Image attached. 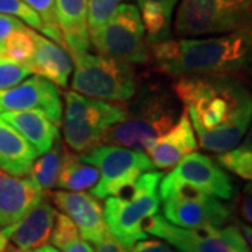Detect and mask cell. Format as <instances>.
<instances>
[{"instance_id":"obj_1","label":"cell","mask_w":252,"mask_h":252,"mask_svg":"<svg viewBox=\"0 0 252 252\" xmlns=\"http://www.w3.org/2000/svg\"><path fill=\"white\" fill-rule=\"evenodd\" d=\"M172 91L188 114L203 150L227 153L245 137L252 122V94L238 77H178Z\"/></svg>"},{"instance_id":"obj_2","label":"cell","mask_w":252,"mask_h":252,"mask_svg":"<svg viewBox=\"0 0 252 252\" xmlns=\"http://www.w3.org/2000/svg\"><path fill=\"white\" fill-rule=\"evenodd\" d=\"M156 69L171 77L252 73V24L221 35L168 39L150 46Z\"/></svg>"},{"instance_id":"obj_3","label":"cell","mask_w":252,"mask_h":252,"mask_svg":"<svg viewBox=\"0 0 252 252\" xmlns=\"http://www.w3.org/2000/svg\"><path fill=\"white\" fill-rule=\"evenodd\" d=\"M177 99L174 91L157 86L139 91L136 98L129 102V108L125 109V119L105 132L101 144L121 146L144 153L156 139L178 121L181 114Z\"/></svg>"},{"instance_id":"obj_4","label":"cell","mask_w":252,"mask_h":252,"mask_svg":"<svg viewBox=\"0 0 252 252\" xmlns=\"http://www.w3.org/2000/svg\"><path fill=\"white\" fill-rule=\"evenodd\" d=\"M161 180V172H146L126 195L105 199L104 219L107 230L125 248H132L137 241L147 238L144 225L158 215Z\"/></svg>"},{"instance_id":"obj_5","label":"cell","mask_w":252,"mask_h":252,"mask_svg":"<svg viewBox=\"0 0 252 252\" xmlns=\"http://www.w3.org/2000/svg\"><path fill=\"white\" fill-rule=\"evenodd\" d=\"M72 90L89 98L125 104L135 97L137 77L133 64L105 55L84 54L73 59Z\"/></svg>"},{"instance_id":"obj_6","label":"cell","mask_w":252,"mask_h":252,"mask_svg":"<svg viewBox=\"0 0 252 252\" xmlns=\"http://www.w3.org/2000/svg\"><path fill=\"white\" fill-rule=\"evenodd\" d=\"M125 117V108L117 104L67 91L63 119L64 142L74 153H89L101 144L105 132L122 122Z\"/></svg>"},{"instance_id":"obj_7","label":"cell","mask_w":252,"mask_h":252,"mask_svg":"<svg viewBox=\"0 0 252 252\" xmlns=\"http://www.w3.org/2000/svg\"><path fill=\"white\" fill-rule=\"evenodd\" d=\"M252 24V0H181L174 21L180 38L227 34Z\"/></svg>"},{"instance_id":"obj_8","label":"cell","mask_w":252,"mask_h":252,"mask_svg":"<svg viewBox=\"0 0 252 252\" xmlns=\"http://www.w3.org/2000/svg\"><path fill=\"white\" fill-rule=\"evenodd\" d=\"M90 44L99 55L129 64H144L150 61V45L142 16L133 3H122L102 27L91 32Z\"/></svg>"},{"instance_id":"obj_9","label":"cell","mask_w":252,"mask_h":252,"mask_svg":"<svg viewBox=\"0 0 252 252\" xmlns=\"http://www.w3.org/2000/svg\"><path fill=\"white\" fill-rule=\"evenodd\" d=\"M80 156L84 161L98 170V184L91 190L93 196L98 200L122 195L143 174L154 170L147 154L121 146L99 144Z\"/></svg>"},{"instance_id":"obj_10","label":"cell","mask_w":252,"mask_h":252,"mask_svg":"<svg viewBox=\"0 0 252 252\" xmlns=\"http://www.w3.org/2000/svg\"><path fill=\"white\" fill-rule=\"evenodd\" d=\"M146 234L160 237L180 252H251L237 224L221 228H182L156 215L144 225Z\"/></svg>"},{"instance_id":"obj_11","label":"cell","mask_w":252,"mask_h":252,"mask_svg":"<svg viewBox=\"0 0 252 252\" xmlns=\"http://www.w3.org/2000/svg\"><path fill=\"white\" fill-rule=\"evenodd\" d=\"M164 219L182 228H221L231 220V209L221 200L190 188H174L160 195Z\"/></svg>"},{"instance_id":"obj_12","label":"cell","mask_w":252,"mask_h":252,"mask_svg":"<svg viewBox=\"0 0 252 252\" xmlns=\"http://www.w3.org/2000/svg\"><path fill=\"white\" fill-rule=\"evenodd\" d=\"M181 187L223 200L233 199L235 192L233 178L215 158L196 152L184 157L171 172L162 177L160 195Z\"/></svg>"},{"instance_id":"obj_13","label":"cell","mask_w":252,"mask_h":252,"mask_svg":"<svg viewBox=\"0 0 252 252\" xmlns=\"http://www.w3.org/2000/svg\"><path fill=\"white\" fill-rule=\"evenodd\" d=\"M38 111L59 127L62 124V99L59 89L51 81L32 76L27 80L0 91V114Z\"/></svg>"},{"instance_id":"obj_14","label":"cell","mask_w":252,"mask_h":252,"mask_svg":"<svg viewBox=\"0 0 252 252\" xmlns=\"http://www.w3.org/2000/svg\"><path fill=\"white\" fill-rule=\"evenodd\" d=\"M56 213L55 207L42 199L16 224L0 230V252H28L48 245Z\"/></svg>"},{"instance_id":"obj_15","label":"cell","mask_w":252,"mask_h":252,"mask_svg":"<svg viewBox=\"0 0 252 252\" xmlns=\"http://www.w3.org/2000/svg\"><path fill=\"white\" fill-rule=\"evenodd\" d=\"M49 196L55 206L61 209L63 215L76 224L83 240L95 245L104 240L108 230L104 219V209L98 199L86 192L67 190H51Z\"/></svg>"},{"instance_id":"obj_16","label":"cell","mask_w":252,"mask_h":252,"mask_svg":"<svg viewBox=\"0 0 252 252\" xmlns=\"http://www.w3.org/2000/svg\"><path fill=\"white\" fill-rule=\"evenodd\" d=\"M45 198L30 177H13L0 170V230L16 224Z\"/></svg>"},{"instance_id":"obj_17","label":"cell","mask_w":252,"mask_h":252,"mask_svg":"<svg viewBox=\"0 0 252 252\" xmlns=\"http://www.w3.org/2000/svg\"><path fill=\"white\" fill-rule=\"evenodd\" d=\"M198 149V140L190 125L188 114L181 112L178 121L172 125L170 130L156 139L150 147L144 152L154 168L170 170L187 157L188 154L195 153Z\"/></svg>"},{"instance_id":"obj_18","label":"cell","mask_w":252,"mask_h":252,"mask_svg":"<svg viewBox=\"0 0 252 252\" xmlns=\"http://www.w3.org/2000/svg\"><path fill=\"white\" fill-rule=\"evenodd\" d=\"M58 24L64 48L70 58L76 59L89 54V0H55Z\"/></svg>"},{"instance_id":"obj_19","label":"cell","mask_w":252,"mask_h":252,"mask_svg":"<svg viewBox=\"0 0 252 252\" xmlns=\"http://www.w3.org/2000/svg\"><path fill=\"white\" fill-rule=\"evenodd\" d=\"M32 38L35 52L28 64L31 73L51 81L58 89H66L74 67L69 52L59 44L51 41L49 38L36 34L34 30Z\"/></svg>"},{"instance_id":"obj_20","label":"cell","mask_w":252,"mask_h":252,"mask_svg":"<svg viewBox=\"0 0 252 252\" xmlns=\"http://www.w3.org/2000/svg\"><path fill=\"white\" fill-rule=\"evenodd\" d=\"M0 118L13 126L35 149L38 156L46 153L61 139L59 127L42 112H4L0 114Z\"/></svg>"},{"instance_id":"obj_21","label":"cell","mask_w":252,"mask_h":252,"mask_svg":"<svg viewBox=\"0 0 252 252\" xmlns=\"http://www.w3.org/2000/svg\"><path fill=\"white\" fill-rule=\"evenodd\" d=\"M38 158L36 150L0 118V170L13 177H27Z\"/></svg>"},{"instance_id":"obj_22","label":"cell","mask_w":252,"mask_h":252,"mask_svg":"<svg viewBox=\"0 0 252 252\" xmlns=\"http://www.w3.org/2000/svg\"><path fill=\"white\" fill-rule=\"evenodd\" d=\"M149 45L171 39L172 14L180 0H137Z\"/></svg>"},{"instance_id":"obj_23","label":"cell","mask_w":252,"mask_h":252,"mask_svg":"<svg viewBox=\"0 0 252 252\" xmlns=\"http://www.w3.org/2000/svg\"><path fill=\"white\" fill-rule=\"evenodd\" d=\"M98 180L99 172L94 165L84 161L80 154L67 152L56 187L67 192H84L95 188Z\"/></svg>"},{"instance_id":"obj_24","label":"cell","mask_w":252,"mask_h":252,"mask_svg":"<svg viewBox=\"0 0 252 252\" xmlns=\"http://www.w3.org/2000/svg\"><path fill=\"white\" fill-rule=\"evenodd\" d=\"M67 152L69 149L59 139L46 153L36 158L27 177L34 181L44 192H51L58 185L59 174Z\"/></svg>"},{"instance_id":"obj_25","label":"cell","mask_w":252,"mask_h":252,"mask_svg":"<svg viewBox=\"0 0 252 252\" xmlns=\"http://www.w3.org/2000/svg\"><path fill=\"white\" fill-rule=\"evenodd\" d=\"M34 52H35V45L32 38V30L28 27L13 32L0 45V59H6L27 67L34 56Z\"/></svg>"},{"instance_id":"obj_26","label":"cell","mask_w":252,"mask_h":252,"mask_svg":"<svg viewBox=\"0 0 252 252\" xmlns=\"http://www.w3.org/2000/svg\"><path fill=\"white\" fill-rule=\"evenodd\" d=\"M21 1L24 4H27L28 7L41 18V21L45 27L46 38H49L51 41H54L64 48V42H63L62 34L59 30V24H58L55 0H21Z\"/></svg>"},{"instance_id":"obj_27","label":"cell","mask_w":252,"mask_h":252,"mask_svg":"<svg viewBox=\"0 0 252 252\" xmlns=\"http://www.w3.org/2000/svg\"><path fill=\"white\" fill-rule=\"evenodd\" d=\"M216 161L227 171L252 182V150L250 149H245L243 146L235 147L227 153L219 154Z\"/></svg>"},{"instance_id":"obj_28","label":"cell","mask_w":252,"mask_h":252,"mask_svg":"<svg viewBox=\"0 0 252 252\" xmlns=\"http://www.w3.org/2000/svg\"><path fill=\"white\" fill-rule=\"evenodd\" d=\"M79 238H80V233L72 220L63 213H56L52 234H51V241L54 244L52 247L59 251H64L70 244L77 241Z\"/></svg>"},{"instance_id":"obj_29","label":"cell","mask_w":252,"mask_h":252,"mask_svg":"<svg viewBox=\"0 0 252 252\" xmlns=\"http://www.w3.org/2000/svg\"><path fill=\"white\" fill-rule=\"evenodd\" d=\"M0 14L18 18L26 26H30L31 28H34L45 35V27H44L41 18L21 0H0Z\"/></svg>"},{"instance_id":"obj_30","label":"cell","mask_w":252,"mask_h":252,"mask_svg":"<svg viewBox=\"0 0 252 252\" xmlns=\"http://www.w3.org/2000/svg\"><path fill=\"white\" fill-rule=\"evenodd\" d=\"M124 1L126 0H89V32L102 27Z\"/></svg>"},{"instance_id":"obj_31","label":"cell","mask_w":252,"mask_h":252,"mask_svg":"<svg viewBox=\"0 0 252 252\" xmlns=\"http://www.w3.org/2000/svg\"><path fill=\"white\" fill-rule=\"evenodd\" d=\"M32 74L27 66L0 59V91L9 90Z\"/></svg>"},{"instance_id":"obj_32","label":"cell","mask_w":252,"mask_h":252,"mask_svg":"<svg viewBox=\"0 0 252 252\" xmlns=\"http://www.w3.org/2000/svg\"><path fill=\"white\" fill-rule=\"evenodd\" d=\"M238 215L247 223V225L252 227V182L244 187L243 192L240 195Z\"/></svg>"},{"instance_id":"obj_33","label":"cell","mask_w":252,"mask_h":252,"mask_svg":"<svg viewBox=\"0 0 252 252\" xmlns=\"http://www.w3.org/2000/svg\"><path fill=\"white\" fill-rule=\"evenodd\" d=\"M129 252H180L174 250L170 244L158 240H142L129 250Z\"/></svg>"},{"instance_id":"obj_34","label":"cell","mask_w":252,"mask_h":252,"mask_svg":"<svg viewBox=\"0 0 252 252\" xmlns=\"http://www.w3.org/2000/svg\"><path fill=\"white\" fill-rule=\"evenodd\" d=\"M24 27H27V26L23 21H20L18 18L6 16V14H0V45L13 32H16L18 30H23Z\"/></svg>"},{"instance_id":"obj_35","label":"cell","mask_w":252,"mask_h":252,"mask_svg":"<svg viewBox=\"0 0 252 252\" xmlns=\"http://www.w3.org/2000/svg\"><path fill=\"white\" fill-rule=\"evenodd\" d=\"M95 252H129L122 244L117 241L112 235L107 233L104 237V240L97 245V251Z\"/></svg>"},{"instance_id":"obj_36","label":"cell","mask_w":252,"mask_h":252,"mask_svg":"<svg viewBox=\"0 0 252 252\" xmlns=\"http://www.w3.org/2000/svg\"><path fill=\"white\" fill-rule=\"evenodd\" d=\"M64 252H94L93 247L90 245V243H87L86 240H81L79 238L77 241H74L73 244H70Z\"/></svg>"},{"instance_id":"obj_37","label":"cell","mask_w":252,"mask_h":252,"mask_svg":"<svg viewBox=\"0 0 252 252\" xmlns=\"http://www.w3.org/2000/svg\"><path fill=\"white\" fill-rule=\"evenodd\" d=\"M238 227H240L244 238H245V241H247L248 247H250V251L252 252V227H250V225L247 224H240Z\"/></svg>"},{"instance_id":"obj_38","label":"cell","mask_w":252,"mask_h":252,"mask_svg":"<svg viewBox=\"0 0 252 252\" xmlns=\"http://www.w3.org/2000/svg\"><path fill=\"white\" fill-rule=\"evenodd\" d=\"M241 146L245 147V149L252 150V125L250 126V129H248V132H247V135H245V139H244V143L241 144Z\"/></svg>"},{"instance_id":"obj_39","label":"cell","mask_w":252,"mask_h":252,"mask_svg":"<svg viewBox=\"0 0 252 252\" xmlns=\"http://www.w3.org/2000/svg\"><path fill=\"white\" fill-rule=\"evenodd\" d=\"M34 252H61L59 250H56L55 247L52 245H44V247H41V248H36L34 250Z\"/></svg>"},{"instance_id":"obj_40","label":"cell","mask_w":252,"mask_h":252,"mask_svg":"<svg viewBox=\"0 0 252 252\" xmlns=\"http://www.w3.org/2000/svg\"><path fill=\"white\" fill-rule=\"evenodd\" d=\"M28 252H34V251H28Z\"/></svg>"}]
</instances>
